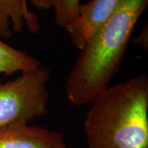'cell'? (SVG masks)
I'll return each mask as SVG.
<instances>
[{"label":"cell","instance_id":"cell-1","mask_svg":"<svg viewBox=\"0 0 148 148\" xmlns=\"http://www.w3.org/2000/svg\"><path fill=\"white\" fill-rule=\"evenodd\" d=\"M148 0H120L111 15L85 44L64 84L73 105L90 104L119 71L130 38Z\"/></svg>","mask_w":148,"mask_h":148},{"label":"cell","instance_id":"cell-2","mask_svg":"<svg viewBox=\"0 0 148 148\" xmlns=\"http://www.w3.org/2000/svg\"><path fill=\"white\" fill-rule=\"evenodd\" d=\"M83 130L88 148H148V77L108 86L90 103Z\"/></svg>","mask_w":148,"mask_h":148},{"label":"cell","instance_id":"cell-3","mask_svg":"<svg viewBox=\"0 0 148 148\" xmlns=\"http://www.w3.org/2000/svg\"><path fill=\"white\" fill-rule=\"evenodd\" d=\"M49 77V69L40 65L0 84V128L28 124L48 114Z\"/></svg>","mask_w":148,"mask_h":148},{"label":"cell","instance_id":"cell-4","mask_svg":"<svg viewBox=\"0 0 148 148\" xmlns=\"http://www.w3.org/2000/svg\"><path fill=\"white\" fill-rule=\"evenodd\" d=\"M120 0H91L79 4L76 18L65 29L72 43L82 49L96 30L110 17Z\"/></svg>","mask_w":148,"mask_h":148},{"label":"cell","instance_id":"cell-5","mask_svg":"<svg viewBox=\"0 0 148 148\" xmlns=\"http://www.w3.org/2000/svg\"><path fill=\"white\" fill-rule=\"evenodd\" d=\"M64 140L58 131L17 124L0 128V148H51Z\"/></svg>","mask_w":148,"mask_h":148},{"label":"cell","instance_id":"cell-6","mask_svg":"<svg viewBox=\"0 0 148 148\" xmlns=\"http://www.w3.org/2000/svg\"><path fill=\"white\" fill-rule=\"evenodd\" d=\"M25 26L34 34L40 29L36 15L23 0H0V38L7 39L12 32H21Z\"/></svg>","mask_w":148,"mask_h":148},{"label":"cell","instance_id":"cell-7","mask_svg":"<svg viewBox=\"0 0 148 148\" xmlns=\"http://www.w3.org/2000/svg\"><path fill=\"white\" fill-rule=\"evenodd\" d=\"M40 65L38 59L10 46L0 38V73L10 75L16 72L23 73Z\"/></svg>","mask_w":148,"mask_h":148},{"label":"cell","instance_id":"cell-8","mask_svg":"<svg viewBox=\"0 0 148 148\" xmlns=\"http://www.w3.org/2000/svg\"><path fill=\"white\" fill-rule=\"evenodd\" d=\"M80 0H51L54 21L58 27L66 29L77 17Z\"/></svg>","mask_w":148,"mask_h":148},{"label":"cell","instance_id":"cell-9","mask_svg":"<svg viewBox=\"0 0 148 148\" xmlns=\"http://www.w3.org/2000/svg\"><path fill=\"white\" fill-rule=\"evenodd\" d=\"M133 42L143 48L144 50L147 51L148 49V27L147 25L144 26L141 32L133 40Z\"/></svg>","mask_w":148,"mask_h":148},{"label":"cell","instance_id":"cell-10","mask_svg":"<svg viewBox=\"0 0 148 148\" xmlns=\"http://www.w3.org/2000/svg\"><path fill=\"white\" fill-rule=\"evenodd\" d=\"M32 5L39 10H49L51 6V0H27Z\"/></svg>","mask_w":148,"mask_h":148},{"label":"cell","instance_id":"cell-11","mask_svg":"<svg viewBox=\"0 0 148 148\" xmlns=\"http://www.w3.org/2000/svg\"><path fill=\"white\" fill-rule=\"evenodd\" d=\"M51 148H68V147L66 146L65 143H64V141L63 140V141L60 142V143L57 144V145L53 146V147Z\"/></svg>","mask_w":148,"mask_h":148},{"label":"cell","instance_id":"cell-12","mask_svg":"<svg viewBox=\"0 0 148 148\" xmlns=\"http://www.w3.org/2000/svg\"><path fill=\"white\" fill-rule=\"evenodd\" d=\"M23 1H24V3H25V4H27V0H23Z\"/></svg>","mask_w":148,"mask_h":148}]
</instances>
